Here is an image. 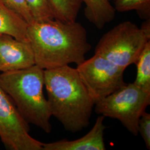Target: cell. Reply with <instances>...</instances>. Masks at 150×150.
<instances>
[{
  "instance_id": "cell-5",
  "label": "cell",
  "mask_w": 150,
  "mask_h": 150,
  "mask_svg": "<svg viewBox=\"0 0 150 150\" xmlns=\"http://www.w3.org/2000/svg\"><path fill=\"white\" fill-rule=\"evenodd\" d=\"M150 104V93L126 84L95 104L97 114L117 119L134 136L139 134V118Z\"/></svg>"
},
{
  "instance_id": "cell-11",
  "label": "cell",
  "mask_w": 150,
  "mask_h": 150,
  "mask_svg": "<svg viewBox=\"0 0 150 150\" xmlns=\"http://www.w3.org/2000/svg\"><path fill=\"white\" fill-rule=\"evenodd\" d=\"M28 24L20 16L8 8L0 0V34L11 35L17 40L28 41Z\"/></svg>"
},
{
  "instance_id": "cell-14",
  "label": "cell",
  "mask_w": 150,
  "mask_h": 150,
  "mask_svg": "<svg viewBox=\"0 0 150 150\" xmlns=\"http://www.w3.org/2000/svg\"><path fill=\"white\" fill-rule=\"evenodd\" d=\"M116 11H136L141 18L150 19V0H114Z\"/></svg>"
},
{
  "instance_id": "cell-2",
  "label": "cell",
  "mask_w": 150,
  "mask_h": 150,
  "mask_svg": "<svg viewBox=\"0 0 150 150\" xmlns=\"http://www.w3.org/2000/svg\"><path fill=\"white\" fill-rule=\"evenodd\" d=\"M44 82L51 115L64 129L76 133L87 127L95 103L76 69L66 65L44 70Z\"/></svg>"
},
{
  "instance_id": "cell-16",
  "label": "cell",
  "mask_w": 150,
  "mask_h": 150,
  "mask_svg": "<svg viewBox=\"0 0 150 150\" xmlns=\"http://www.w3.org/2000/svg\"><path fill=\"white\" fill-rule=\"evenodd\" d=\"M8 8L20 16L27 23L34 22L26 0H1Z\"/></svg>"
},
{
  "instance_id": "cell-9",
  "label": "cell",
  "mask_w": 150,
  "mask_h": 150,
  "mask_svg": "<svg viewBox=\"0 0 150 150\" xmlns=\"http://www.w3.org/2000/svg\"><path fill=\"white\" fill-rule=\"evenodd\" d=\"M104 119V116L100 115L91 130L80 139L72 141L62 139L51 143H43V150H106Z\"/></svg>"
},
{
  "instance_id": "cell-6",
  "label": "cell",
  "mask_w": 150,
  "mask_h": 150,
  "mask_svg": "<svg viewBox=\"0 0 150 150\" xmlns=\"http://www.w3.org/2000/svg\"><path fill=\"white\" fill-rule=\"evenodd\" d=\"M76 69L95 104L126 84L125 70L97 54Z\"/></svg>"
},
{
  "instance_id": "cell-13",
  "label": "cell",
  "mask_w": 150,
  "mask_h": 150,
  "mask_svg": "<svg viewBox=\"0 0 150 150\" xmlns=\"http://www.w3.org/2000/svg\"><path fill=\"white\" fill-rule=\"evenodd\" d=\"M135 64L137 75L133 83L142 90L150 93V41L146 45Z\"/></svg>"
},
{
  "instance_id": "cell-8",
  "label": "cell",
  "mask_w": 150,
  "mask_h": 150,
  "mask_svg": "<svg viewBox=\"0 0 150 150\" xmlns=\"http://www.w3.org/2000/svg\"><path fill=\"white\" fill-rule=\"evenodd\" d=\"M35 64L34 54L28 41L0 34V71L22 70Z\"/></svg>"
},
{
  "instance_id": "cell-7",
  "label": "cell",
  "mask_w": 150,
  "mask_h": 150,
  "mask_svg": "<svg viewBox=\"0 0 150 150\" xmlns=\"http://www.w3.org/2000/svg\"><path fill=\"white\" fill-rule=\"evenodd\" d=\"M29 123L0 87V139L9 150H43V143L30 134Z\"/></svg>"
},
{
  "instance_id": "cell-1",
  "label": "cell",
  "mask_w": 150,
  "mask_h": 150,
  "mask_svg": "<svg viewBox=\"0 0 150 150\" xmlns=\"http://www.w3.org/2000/svg\"><path fill=\"white\" fill-rule=\"evenodd\" d=\"M27 36L35 64L43 70L79 65L91 50L86 28L77 21H34L28 25Z\"/></svg>"
},
{
  "instance_id": "cell-10",
  "label": "cell",
  "mask_w": 150,
  "mask_h": 150,
  "mask_svg": "<svg viewBox=\"0 0 150 150\" xmlns=\"http://www.w3.org/2000/svg\"><path fill=\"white\" fill-rule=\"evenodd\" d=\"M85 5V16L98 29H102L113 20L116 10L110 0H82Z\"/></svg>"
},
{
  "instance_id": "cell-15",
  "label": "cell",
  "mask_w": 150,
  "mask_h": 150,
  "mask_svg": "<svg viewBox=\"0 0 150 150\" xmlns=\"http://www.w3.org/2000/svg\"><path fill=\"white\" fill-rule=\"evenodd\" d=\"M26 2L34 21L55 18L48 0H26Z\"/></svg>"
},
{
  "instance_id": "cell-3",
  "label": "cell",
  "mask_w": 150,
  "mask_h": 150,
  "mask_svg": "<svg viewBox=\"0 0 150 150\" xmlns=\"http://www.w3.org/2000/svg\"><path fill=\"white\" fill-rule=\"evenodd\" d=\"M44 86V70L36 64L0 74V87L10 97L23 118L50 134L52 115L43 94Z\"/></svg>"
},
{
  "instance_id": "cell-4",
  "label": "cell",
  "mask_w": 150,
  "mask_h": 150,
  "mask_svg": "<svg viewBox=\"0 0 150 150\" xmlns=\"http://www.w3.org/2000/svg\"><path fill=\"white\" fill-rule=\"evenodd\" d=\"M150 33L132 22L120 23L105 33L95 50L99 54L126 70L135 64L148 42Z\"/></svg>"
},
{
  "instance_id": "cell-12",
  "label": "cell",
  "mask_w": 150,
  "mask_h": 150,
  "mask_svg": "<svg viewBox=\"0 0 150 150\" xmlns=\"http://www.w3.org/2000/svg\"><path fill=\"white\" fill-rule=\"evenodd\" d=\"M54 18L64 22L77 21L82 0H48Z\"/></svg>"
},
{
  "instance_id": "cell-17",
  "label": "cell",
  "mask_w": 150,
  "mask_h": 150,
  "mask_svg": "<svg viewBox=\"0 0 150 150\" xmlns=\"http://www.w3.org/2000/svg\"><path fill=\"white\" fill-rule=\"evenodd\" d=\"M139 134L141 136L148 150H150V114L146 111L140 117L138 124Z\"/></svg>"
}]
</instances>
